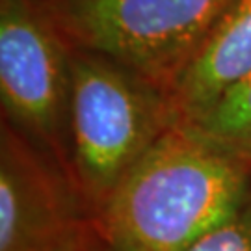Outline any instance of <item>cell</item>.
Listing matches in <instances>:
<instances>
[{
    "label": "cell",
    "instance_id": "6da1fadb",
    "mask_svg": "<svg viewBox=\"0 0 251 251\" xmlns=\"http://www.w3.org/2000/svg\"><path fill=\"white\" fill-rule=\"evenodd\" d=\"M251 198V162L177 123L95 218L110 251H186Z\"/></svg>",
    "mask_w": 251,
    "mask_h": 251
},
{
    "label": "cell",
    "instance_id": "7a4b0ae2",
    "mask_svg": "<svg viewBox=\"0 0 251 251\" xmlns=\"http://www.w3.org/2000/svg\"><path fill=\"white\" fill-rule=\"evenodd\" d=\"M71 75L67 171L97 218L179 119L162 86L106 54L73 47Z\"/></svg>",
    "mask_w": 251,
    "mask_h": 251
},
{
    "label": "cell",
    "instance_id": "3957f363",
    "mask_svg": "<svg viewBox=\"0 0 251 251\" xmlns=\"http://www.w3.org/2000/svg\"><path fill=\"white\" fill-rule=\"evenodd\" d=\"M75 49L106 54L168 91L234 0H41Z\"/></svg>",
    "mask_w": 251,
    "mask_h": 251
},
{
    "label": "cell",
    "instance_id": "277c9868",
    "mask_svg": "<svg viewBox=\"0 0 251 251\" xmlns=\"http://www.w3.org/2000/svg\"><path fill=\"white\" fill-rule=\"evenodd\" d=\"M71 63L73 45L41 0H0L2 121L54 156L65 170Z\"/></svg>",
    "mask_w": 251,
    "mask_h": 251
},
{
    "label": "cell",
    "instance_id": "5b68a950",
    "mask_svg": "<svg viewBox=\"0 0 251 251\" xmlns=\"http://www.w3.org/2000/svg\"><path fill=\"white\" fill-rule=\"evenodd\" d=\"M95 233L67 170L0 121V251H82Z\"/></svg>",
    "mask_w": 251,
    "mask_h": 251
},
{
    "label": "cell",
    "instance_id": "8992f818",
    "mask_svg": "<svg viewBox=\"0 0 251 251\" xmlns=\"http://www.w3.org/2000/svg\"><path fill=\"white\" fill-rule=\"evenodd\" d=\"M251 73V0H234L168 90L179 123H196Z\"/></svg>",
    "mask_w": 251,
    "mask_h": 251
},
{
    "label": "cell",
    "instance_id": "52a82bcc",
    "mask_svg": "<svg viewBox=\"0 0 251 251\" xmlns=\"http://www.w3.org/2000/svg\"><path fill=\"white\" fill-rule=\"evenodd\" d=\"M188 125L225 151L251 162V73L205 116Z\"/></svg>",
    "mask_w": 251,
    "mask_h": 251
},
{
    "label": "cell",
    "instance_id": "ba28073f",
    "mask_svg": "<svg viewBox=\"0 0 251 251\" xmlns=\"http://www.w3.org/2000/svg\"><path fill=\"white\" fill-rule=\"evenodd\" d=\"M186 251H251V198L236 214L201 236Z\"/></svg>",
    "mask_w": 251,
    "mask_h": 251
},
{
    "label": "cell",
    "instance_id": "9c48e42d",
    "mask_svg": "<svg viewBox=\"0 0 251 251\" xmlns=\"http://www.w3.org/2000/svg\"><path fill=\"white\" fill-rule=\"evenodd\" d=\"M82 251H110V248L104 244V240L100 238L99 231H97V233L93 234V238H91L90 242L82 248Z\"/></svg>",
    "mask_w": 251,
    "mask_h": 251
}]
</instances>
